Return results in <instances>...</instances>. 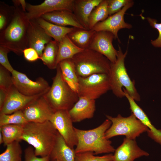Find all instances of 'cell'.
I'll use <instances>...</instances> for the list:
<instances>
[{
  "mask_svg": "<svg viewBox=\"0 0 161 161\" xmlns=\"http://www.w3.org/2000/svg\"><path fill=\"white\" fill-rule=\"evenodd\" d=\"M59 134L49 121L27 122L24 125L21 140L33 147L36 156L44 157L49 156Z\"/></svg>",
  "mask_w": 161,
  "mask_h": 161,
  "instance_id": "cell-1",
  "label": "cell"
},
{
  "mask_svg": "<svg viewBox=\"0 0 161 161\" xmlns=\"http://www.w3.org/2000/svg\"><path fill=\"white\" fill-rule=\"evenodd\" d=\"M15 7L10 22L0 31V46L20 56L23 54L24 50L29 47L27 33L30 20L27 18L26 12L21 7Z\"/></svg>",
  "mask_w": 161,
  "mask_h": 161,
  "instance_id": "cell-2",
  "label": "cell"
},
{
  "mask_svg": "<svg viewBox=\"0 0 161 161\" xmlns=\"http://www.w3.org/2000/svg\"><path fill=\"white\" fill-rule=\"evenodd\" d=\"M111 124V121L107 118L100 125L92 129L83 130L74 127L78 140L75 149L76 153L92 152L96 155L114 152L115 149L111 141L105 137Z\"/></svg>",
  "mask_w": 161,
  "mask_h": 161,
  "instance_id": "cell-3",
  "label": "cell"
},
{
  "mask_svg": "<svg viewBox=\"0 0 161 161\" xmlns=\"http://www.w3.org/2000/svg\"><path fill=\"white\" fill-rule=\"evenodd\" d=\"M117 55L116 61L111 62L109 74L111 90L117 97L122 98L125 97L123 87L135 101L140 100V96L135 86L134 80H131L129 76L125 66V59L127 54V49L124 53L118 45Z\"/></svg>",
  "mask_w": 161,
  "mask_h": 161,
  "instance_id": "cell-4",
  "label": "cell"
},
{
  "mask_svg": "<svg viewBox=\"0 0 161 161\" xmlns=\"http://www.w3.org/2000/svg\"><path fill=\"white\" fill-rule=\"evenodd\" d=\"M56 69L52 85L44 95L55 111H69L78 101L79 97L77 92L65 81L58 64Z\"/></svg>",
  "mask_w": 161,
  "mask_h": 161,
  "instance_id": "cell-5",
  "label": "cell"
},
{
  "mask_svg": "<svg viewBox=\"0 0 161 161\" xmlns=\"http://www.w3.org/2000/svg\"><path fill=\"white\" fill-rule=\"evenodd\" d=\"M78 77H85L97 74H109L110 61L105 56L87 49L74 55L72 59Z\"/></svg>",
  "mask_w": 161,
  "mask_h": 161,
  "instance_id": "cell-6",
  "label": "cell"
},
{
  "mask_svg": "<svg viewBox=\"0 0 161 161\" xmlns=\"http://www.w3.org/2000/svg\"><path fill=\"white\" fill-rule=\"evenodd\" d=\"M106 116L112 122L105 134V137L108 139L116 136L123 135L126 138L135 140L148 129L132 113L126 117H123L120 114L115 117Z\"/></svg>",
  "mask_w": 161,
  "mask_h": 161,
  "instance_id": "cell-7",
  "label": "cell"
},
{
  "mask_svg": "<svg viewBox=\"0 0 161 161\" xmlns=\"http://www.w3.org/2000/svg\"><path fill=\"white\" fill-rule=\"evenodd\" d=\"M78 78L77 92L79 97L95 100L111 90L108 74H94Z\"/></svg>",
  "mask_w": 161,
  "mask_h": 161,
  "instance_id": "cell-8",
  "label": "cell"
},
{
  "mask_svg": "<svg viewBox=\"0 0 161 161\" xmlns=\"http://www.w3.org/2000/svg\"><path fill=\"white\" fill-rule=\"evenodd\" d=\"M11 74L13 85L24 95L28 96L44 95L50 88L48 82L42 77L33 81L25 74L15 69Z\"/></svg>",
  "mask_w": 161,
  "mask_h": 161,
  "instance_id": "cell-9",
  "label": "cell"
},
{
  "mask_svg": "<svg viewBox=\"0 0 161 161\" xmlns=\"http://www.w3.org/2000/svg\"><path fill=\"white\" fill-rule=\"evenodd\" d=\"M49 121L63 137L66 144L71 148L74 149L77 144L78 140L69 111H56Z\"/></svg>",
  "mask_w": 161,
  "mask_h": 161,
  "instance_id": "cell-10",
  "label": "cell"
},
{
  "mask_svg": "<svg viewBox=\"0 0 161 161\" xmlns=\"http://www.w3.org/2000/svg\"><path fill=\"white\" fill-rule=\"evenodd\" d=\"M75 0H45L40 4L33 5L27 3V18L29 20L40 17L52 12L66 10L72 12Z\"/></svg>",
  "mask_w": 161,
  "mask_h": 161,
  "instance_id": "cell-11",
  "label": "cell"
},
{
  "mask_svg": "<svg viewBox=\"0 0 161 161\" xmlns=\"http://www.w3.org/2000/svg\"><path fill=\"white\" fill-rule=\"evenodd\" d=\"M28 122L43 123L49 121L55 111L44 95L41 96L22 110Z\"/></svg>",
  "mask_w": 161,
  "mask_h": 161,
  "instance_id": "cell-12",
  "label": "cell"
},
{
  "mask_svg": "<svg viewBox=\"0 0 161 161\" xmlns=\"http://www.w3.org/2000/svg\"><path fill=\"white\" fill-rule=\"evenodd\" d=\"M134 4V1L131 0L120 11L109 16L104 21L98 23L92 30L96 32L101 31L109 32L114 35V39H117L119 42L120 43L118 36V31L121 29H129L132 27L131 24L125 21L124 15L126 11L131 7Z\"/></svg>",
  "mask_w": 161,
  "mask_h": 161,
  "instance_id": "cell-13",
  "label": "cell"
},
{
  "mask_svg": "<svg viewBox=\"0 0 161 161\" xmlns=\"http://www.w3.org/2000/svg\"><path fill=\"white\" fill-rule=\"evenodd\" d=\"M114 39V35L109 32H96L88 49L100 53L106 57L111 62L114 63L117 60V50L113 45Z\"/></svg>",
  "mask_w": 161,
  "mask_h": 161,
  "instance_id": "cell-14",
  "label": "cell"
},
{
  "mask_svg": "<svg viewBox=\"0 0 161 161\" xmlns=\"http://www.w3.org/2000/svg\"><path fill=\"white\" fill-rule=\"evenodd\" d=\"M40 96H28L24 95L13 85L8 91L6 100L0 109V113L10 114L22 110Z\"/></svg>",
  "mask_w": 161,
  "mask_h": 161,
  "instance_id": "cell-15",
  "label": "cell"
},
{
  "mask_svg": "<svg viewBox=\"0 0 161 161\" xmlns=\"http://www.w3.org/2000/svg\"><path fill=\"white\" fill-rule=\"evenodd\" d=\"M27 34L28 47L35 49L40 57L46 45L52 40V38L35 20L29 21Z\"/></svg>",
  "mask_w": 161,
  "mask_h": 161,
  "instance_id": "cell-16",
  "label": "cell"
},
{
  "mask_svg": "<svg viewBox=\"0 0 161 161\" xmlns=\"http://www.w3.org/2000/svg\"><path fill=\"white\" fill-rule=\"evenodd\" d=\"M114 152L113 161H134L142 156L149 155L138 146L135 139L126 137Z\"/></svg>",
  "mask_w": 161,
  "mask_h": 161,
  "instance_id": "cell-17",
  "label": "cell"
},
{
  "mask_svg": "<svg viewBox=\"0 0 161 161\" xmlns=\"http://www.w3.org/2000/svg\"><path fill=\"white\" fill-rule=\"evenodd\" d=\"M95 110V100L81 97L69 112L73 122H79L92 118Z\"/></svg>",
  "mask_w": 161,
  "mask_h": 161,
  "instance_id": "cell-18",
  "label": "cell"
},
{
  "mask_svg": "<svg viewBox=\"0 0 161 161\" xmlns=\"http://www.w3.org/2000/svg\"><path fill=\"white\" fill-rule=\"evenodd\" d=\"M40 17L58 26L63 27L71 26L74 27L86 29L80 23L73 12L69 10L55 11L45 14Z\"/></svg>",
  "mask_w": 161,
  "mask_h": 161,
  "instance_id": "cell-19",
  "label": "cell"
},
{
  "mask_svg": "<svg viewBox=\"0 0 161 161\" xmlns=\"http://www.w3.org/2000/svg\"><path fill=\"white\" fill-rule=\"evenodd\" d=\"M103 0H75L73 12L80 23L89 29V18L93 9Z\"/></svg>",
  "mask_w": 161,
  "mask_h": 161,
  "instance_id": "cell-20",
  "label": "cell"
},
{
  "mask_svg": "<svg viewBox=\"0 0 161 161\" xmlns=\"http://www.w3.org/2000/svg\"><path fill=\"white\" fill-rule=\"evenodd\" d=\"M126 97L129 103L131 113L148 129L147 131L148 136L161 144V131L157 130L152 125L147 115L132 97L129 95Z\"/></svg>",
  "mask_w": 161,
  "mask_h": 161,
  "instance_id": "cell-21",
  "label": "cell"
},
{
  "mask_svg": "<svg viewBox=\"0 0 161 161\" xmlns=\"http://www.w3.org/2000/svg\"><path fill=\"white\" fill-rule=\"evenodd\" d=\"M76 154L75 149L69 147L59 134L49 155L50 161H75Z\"/></svg>",
  "mask_w": 161,
  "mask_h": 161,
  "instance_id": "cell-22",
  "label": "cell"
},
{
  "mask_svg": "<svg viewBox=\"0 0 161 161\" xmlns=\"http://www.w3.org/2000/svg\"><path fill=\"white\" fill-rule=\"evenodd\" d=\"M34 20L50 36L58 42L74 29L73 27H63L53 24L41 17Z\"/></svg>",
  "mask_w": 161,
  "mask_h": 161,
  "instance_id": "cell-23",
  "label": "cell"
},
{
  "mask_svg": "<svg viewBox=\"0 0 161 161\" xmlns=\"http://www.w3.org/2000/svg\"><path fill=\"white\" fill-rule=\"evenodd\" d=\"M74 27L67 36L72 42L78 47L83 49H88L96 31L92 30H87Z\"/></svg>",
  "mask_w": 161,
  "mask_h": 161,
  "instance_id": "cell-24",
  "label": "cell"
},
{
  "mask_svg": "<svg viewBox=\"0 0 161 161\" xmlns=\"http://www.w3.org/2000/svg\"><path fill=\"white\" fill-rule=\"evenodd\" d=\"M58 64L65 81L77 92L78 78L72 59L63 60L60 61Z\"/></svg>",
  "mask_w": 161,
  "mask_h": 161,
  "instance_id": "cell-25",
  "label": "cell"
},
{
  "mask_svg": "<svg viewBox=\"0 0 161 161\" xmlns=\"http://www.w3.org/2000/svg\"><path fill=\"white\" fill-rule=\"evenodd\" d=\"M84 50L75 45L66 35L59 42L57 64L63 60L72 59L74 55Z\"/></svg>",
  "mask_w": 161,
  "mask_h": 161,
  "instance_id": "cell-26",
  "label": "cell"
},
{
  "mask_svg": "<svg viewBox=\"0 0 161 161\" xmlns=\"http://www.w3.org/2000/svg\"><path fill=\"white\" fill-rule=\"evenodd\" d=\"M59 42L52 40L45 46L42 55L40 57L44 64L51 69H56L58 65L57 58Z\"/></svg>",
  "mask_w": 161,
  "mask_h": 161,
  "instance_id": "cell-27",
  "label": "cell"
},
{
  "mask_svg": "<svg viewBox=\"0 0 161 161\" xmlns=\"http://www.w3.org/2000/svg\"><path fill=\"white\" fill-rule=\"evenodd\" d=\"M24 125L8 124L0 126V131L3 138L4 145L6 146L15 141H21Z\"/></svg>",
  "mask_w": 161,
  "mask_h": 161,
  "instance_id": "cell-28",
  "label": "cell"
},
{
  "mask_svg": "<svg viewBox=\"0 0 161 161\" xmlns=\"http://www.w3.org/2000/svg\"><path fill=\"white\" fill-rule=\"evenodd\" d=\"M108 0H103L92 10L89 18V30H92L97 23L108 17Z\"/></svg>",
  "mask_w": 161,
  "mask_h": 161,
  "instance_id": "cell-29",
  "label": "cell"
},
{
  "mask_svg": "<svg viewBox=\"0 0 161 161\" xmlns=\"http://www.w3.org/2000/svg\"><path fill=\"white\" fill-rule=\"evenodd\" d=\"M19 142L15 141L7 145L5 150L0 154V161H22Z\"/></svg>",
  "mask_w": 161,
  "mask_h": 161,
  "instance_id": "cell-30",
  "label": "cell"
},
{
  "mask_svg": "<svg viewBox=\"0 0 161 161\" xmlns=\"http://www.w3.org/2000/svg\"><path fill=\"white\" fill-rule=\"evenodd\" d=\"M27 122L22 110L10 114L0 113V126L8 124L24 125Z\"/></svg>",
  "mask_w": 161,
  "mask_h": 161,
  "instance_id": "cell-31",
  "label": "cell"
},
{
  "mask_svg": "<svg viewBox=\"0 0 161 161\" xmlns=\"http://www.w3.org/2000/svg\"><path fill=\"white\" fill-rule=\"evenodd\" d=\"M15 7L4 2L0 3V31L4 30L11 21L14 13Z\"/></svg>",
  "mask_w": 161,
  "mask_h": 161,
  "instance_id": "cell-32",
  "label": "cell"
},
{
  "mask_svg": "<svg viewBox=\"0 0 161 161\" xmlns=\"http://www.w3.org/2000/svg\"><path fill=\"white\" fill-rule=\"evenodd\" d=\"M113 155L108 154L102 156H96L92 152L76 153L75 161H113Z\"/></svg>",
  "mask_w": 161,
  "mask_h": 161,
  "instance_id": "cell-33",
  "label": "cell"
},
{
  "mask_svg": "<svg viewBox=\"0 0 161 161\" xmlns=\"http://www.w3.org/2000/svg\"><path fill=\"white\" fill-rule=\"evenodd\" d=\"M10 73L8 70L0 65V89L8 91L13 85Z\"/></svg>",
  "mask_w": 161,
  "mask_h": 161,
  "instance_id": "cell-34",
  "label": "cell"
},
{
  "mask_svg": "<svg viewBox=\"0 0 161 161\" xmlns=\"http://www.w3.org/2000/svg\"><path fill=\"white\" fill-rule=\"evenodd\" d=\"M131 0H108V9L109 16L120 11Z\"/></svg>",
  "mask_w": 161,
  "mask_h": 161,
  "instance_id": "cell-35",
  "label": "cell"
},
{
  "mask_svg": "<svg viewBox=\"0 0 161 161\" xmlns=\"http://www.w3.org/2000/svg\"><path fill=\"white\" fill-rule=\"evenodd\" d=\"M24 161H50L49 156L38 157L36 156L33 147L29 146L24 151Z\"/></svg>",
  "mask_w": 161,
  "mask_h": 161,
  "instance_id": "cell-36",
  "label": "cell"
},
{
  "mask_svg": "<svg viewBox=\"0 0 161 161\" xmlns=\"http://www.w3.org/2000/svg\"><path fill=\"white\" fill-rule=\"evenodd\" d=\"M150 25L157 29L159 32L158 38L154 40H151V44L155 47H161V23H158L157 20L150 17L146 18Z\"/></svg>",
  "mask_w": 161,
  "mask_h": 161,
  "instance_id": "cell-37",
  "label": "cell"
},
{
  "mask_svg": "<svg viewBox=\"0 0 161 161\" xmlns=\"http://www.w3.org/2000/svg\"><path fill=\"white\" fill-rule=\"evenodd\" d=\"M10 51L8 49L0 46V64L11 73L14 70L9 62L7 55Z\"/></svg>",
  "mask_w": 161,
  "mask_h": 161,
  "instance_id": "cell-38",
  "label": "cell"
},
{
  "mask_svg": "<svg viewBox=\"0 0 161 161\" xmlns=\"http://www.w3.org/2000/svg\"><path fill=\"white\" fill-rule=\"evenodd\" d=\"M23 54L25 59L29 62H33L40 59V57L37 51L31 47H28L24 49Z\"/></svg>",
  "mask_w": 161,
  "mask_h": 161,
  "instance_id": "cell-39",
  "label": "cell"
},
{
  "mask_svg": "<svg viewBox=\"0 0 161 161\" xmlns=\"http://www.w3.org/2000/svg\"><path fill=\"white\" fill-rule=\"evenodd\" d=\"M12 1L15 7H21L23 11L26 12L27 3L25 0H13Z\"/></svg>",
  "mask_w": 161,
  "mask_h": 161,
  "instance_id": "cell-40",
  "label": "cell"
},
{
  "mask_svg": "<svg viewBox=\"0 0 161 161\" xmlns=\"http://www.w3.org/2000/svg\"><path fill=\"white\" fill-rule=\"evenodd\" d=\"M8 91L0 89V109L3 106L7 97Z\"/></svg>",
  "mask_w": 161,
  "mask_h": 161,
  "instance_id": "cell-41",
  "label": "cell"
},
{
  "mask_svg": "<svg viewBox=\"0 0 161 161\" xmlns=\"http://www.w3.org/2000/svg\"><path fill=\"white\" fill-rule=\"evenodd\" d=\"M4 141L3 138L2 134L1 132L0 131V144L3 143Z\"/></svg>",
  "mask_w": 161,
  "mask_h": 161,
  "instance_id": "cell-42",
  "label": "cell"
},
{
  "mask_svg": "<svg viewBox=\"0 0 161 161\" xmlns=\"http://www.w3.org/2000/svg\"><path fill=\"white\" fill-rule=\"evenodd\" d=\"M55 161H58V160H56Z\"/></svg>",
  "mask_w": 161,
  "mask_h": 161,
  "instance_id": "cell-43",
  "label": "cell"
}]
</instances>
